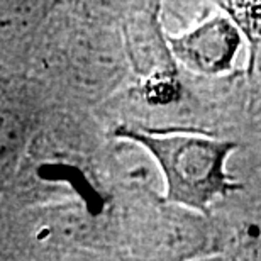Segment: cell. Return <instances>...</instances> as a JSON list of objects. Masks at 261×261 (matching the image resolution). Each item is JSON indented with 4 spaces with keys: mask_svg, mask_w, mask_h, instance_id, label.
Returning a JSON list of instances; mask_svg holds the SVG:
<instances>
[{
    "mask_svg": "<svg viewBox=\"0 0 261 261\" xmlns=\"http://www.w3.org/2000/svg\"><path fill=\"white\" fill-rule=\"evenodd\" d=\"M117 136L144 146L161 166L166 200L208 214V203L241 189L226 171V160L236 149L234 141H219L189 133H151L124 126Z\"/></svg>",
    "mask_w": 261,
    "mask_h": 261,
    "instance_id": "obj_1",
    "label": "cell"
},
{
    "mask_svg": "<svg viewBox=\"0 0 261 261\" xmlns=\"http://www.w3.org/2000/svg\"><path fill=\"white\" fill-rule=\"evenodd\" d=\"M171 55L200 75H219L231 68L238 53L239 33L224 17H214L192 33L168 38Z\"/></svg>",
    "mask_w": 261,
    "mask_h": 261,
    "instance_id": "obj_2",
    "label": "cell"
},
{
    "mask_svg": "<svg viewBox=\"0 0 261 261\" xmlns=\"http://www.w3.org/2000/svg\"><path fill=\"white\" fill-rule=\"evenodd\" d=\"M238 253L244 261H261V226L244 224L238 234Z\"/></svg>",
    "mask_w": 261,
    "mask_h": 261,
    "instance_id": "obj_4",
    "label": "cell"
},
{
    "mask_svg": "<svg viewBox=\"0 0 261 261\" xmlns=\"http://www.w3.org/2000/svg\"><path fill=\"white\" fill-rule=\"evenodd\" d=\"M127 56L139 73L166 75L173 73L171 49L166 48L168 39L163 38L158 22V5L144 7L130 15L124 24Z\"/></svg>",
    "mask_w": 261,
    "mask_h": 261,
    "instance_id": "obj_3",
    "label": "cell"
}]
</instances>
